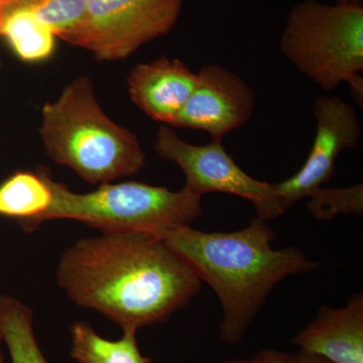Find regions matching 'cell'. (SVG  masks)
<instances>
[{
	"instance_id": "1",
	"label": "cell",
	"mask_w": 363,
	"mask_h": 363,
	"mask_svg": "<svg viewBox=\"0 0 363 363\" xmlns=\"http://www.w3.org/2000/svg\"><path fill=\"white\" fill-rule=\"evenodd\" d=\"M57 283L81 307L135 330L166 321L201 290V281L154 234L102 233L62 255Z\"/></svg>"
},
{
	"instance_id": "2",
	"label": "cell",
	"mask_w": 363,
	"mask_h": 363,
	"mask_svg": "<svg viewBox=\"0 0 363 363\" xmlns=\"http://www.w3.org/2000/svg\"><path fill=\"white\" fill-rule=\"evenodd\" d=\"M157 238L216 293L223 313L220 337L228 345L242 340L274 286L288 277L319 267L298 248H272L276 231L259 217L234 233L179 226Z\"/></svg>"
},
{
	"instance_id": "3",
	"label": "cell",
	"mask_w": 363,
	"mask_h": 363,
	"mask_svg": "<svg viewBox=\"0 0 363 363\" xmlns=\"http://www.w3.org/2000/svg\"><path fill=\"white\" fill-rule=\"evenodd\" d=\"M40 138L48 156L91 184L135 175L145 155L138 136L111 121L98 104L92 81H72L42 111Z\"/></svg>"
},
{
	"instance_id": "4",
	"label": "cell",
	"mask_w": 363,
	"mask_h": 363,
	"mask_svg": "<svg viewBox=\"0 0 363 363\" xmlns=\"http://www.w3.org/2000/svg\"><path fill=\"white\" fill-rule=\"evenodd\" d=\"M38 173L52 192L44 213L23 228L33 230L52 219H73L99 229L102 233L157 234L167 229L190 226L202 213L201 196L187 187L173 192L140 182L102 184L92 192L74 193L52 180L45 169Z\"/></svg>"
},
{
	"instance_id": "5",
	"label": "cell",
	"mask_w": 363,
	"mask_h": 363,
	"mask_svg": "<svg viewBox=\"0 0 363 363\" xmlns=\"http://www.w3.org/2000/svg\"><path fill=\"white\" fill-rule=\"evenodd\" d=\"M279 49L300 73L333 92L363 71V6L300 2L289 13Z\"/></svg>"
},
{
	"instance_id": "6",
	"label": "cell",
	"mask_w": 363,
	"mask_h": 363,
	"mask_svg": "<svg viewBox=\"0 0 363 363\" xmlns=\"http://www.w3.org/2000/svg\"><path fill=\"white\" fill-rule=\"evenodd\" d=\"M182 9L183 0H86L84 18L62 40L99 61L126 59L171 32Z\"/></svg>"
},
{
	"instance_id": "7",
	"label": "cell",
	"mask_w": 363,
	"mask_h": 363,
	"mask_svg": "<svg viewBox=\"0 0 363 363\" xmlns=\"http://www.w3.org/2000/svg\"><path fill=\"white\" fill-rule=\"evenodd\" d=\"M155 150L162 159L175 162L186 177L185 187L196 194L225 193L252 203L257 217L271 220L274 184L255 180L247 175L226 152L222 140L207 145L185 142L169 125L157 133Z\"/></svg>"
},
{
	"instance_id": "8",
	"label": "cell",
	"mask_w": 363,
	"mask_h": 363,
	"mask_svg": "<svg viewBox=\"0 0 363 363\" xmlns=\"http://www.w3.org/2000/svg\"><path fill=\"white\" fill-rule=\"evenodd\" d=\"M316 135L309 156L297 174L274 184L271 216L277 218L336 175L335 162L344 150L354 149L362 125L352 105L335 96H320L314 106Z\"/></svg>"
},
{
	"instance_id": "9",
	"label": "cell",
	"mask_w": 363,
	"mask_h": 363,
	"mask_svg": "<svg viewBox=\"0 0 363 363\" xmlns=\"http://www.w3.org/2000/svg\"><path fill=\"white\" fill-rule=\"evenodd\" d=\"M255 94L238 74L218 64L203 66L192 95L173 126L206 131L212 140H223L252 118Z\"/></svg>"
},
{
	"instance_id": "10",
	"label": "cell",
	"mask_w": 363,
	"mask_h": 363,
	"mask_svg": "<svg viewBox=\"0 0 363 363\" xmlns=\"http://www.w3.org/2000/svg\"><path fill=\"white\" fill-rule=\"evenodd\" d=\"M197 84L194 73L184 62L167 57L138 64L128 77L133 104L147 116L173 126Z\"/></svg>"
},
{
	"instance_id": "11",
	"label": "cell",
	"mask_w": 363,
	"mask_h": 363,
	"mask_svg": "<svg viewBox=\"0 0 363 363\" xmlns=\"http://www.w3.org/2000/svg\"><path fill=\"white\" fill-rule=\"evenodd\" d=\"M293 343L332 363H363L362 293L354 294L342 308L322 306Z\"/></svg>"
},
{
	"instance_id": "12",
	"label": "cell",
	"mask_w": 363,
	"mask_h": 363,
	"mask_svg": "<svg viewBox=\"0 0 363 363\" xmlns=\"http://www.w3.org/2000/svg\"><path fill=\"white\" fill-rule=\"evenodd\" d=\"M0 35L26 62H40L49 58L55 50L56 35L38 21L32 13L0 0Z\"/></svg>"
},
{
	"instance_id": "13",
	"label": "cell",
	"mask_w": 363,
	"mask_h": 363,
	"mask_svg": "<svg viewBox=\"0 0 363 363\" xmlns=\"http://www.w3.org/2000/svg\"><path fill=\"white\" fill-rule=\"evenodd\" d=\"M71 357L79 363H150L136 342V331L123 330V337L107 340L89 324L76 322L71 328Z\"/></svg>"
},
{
	"instance_id": "14",
	"label": "cell",
	"mask_w": 363,
	"mask_h": 363,
	"mask_svg": "<svg viewBox=\"0 0 363 363\" xmlns=\"http://www.w3.org/2000/svg\"><path fill=\"white\" fill-rule=\"evenodd\" d=\"M0 339L13 363H50L35 338L32 310L11 296H0Z\"/></svg>"
},
{
	"instance_id": "15",
	"label": "cell",
	"mask_w": 363,
	"mask_h": 363,
	"mask_svg": "<svg viewBox=\"0 0 363 363\" xmlns=\"http://www.w3.org/2000/svg\"><path fill=\"white\" fill-rule=\"evenodd\" d=\"M52 192L39 173L18 172L0 185V215L20 220L25 227L44 213Z\"/></svg>"
},
{
	"instance_id": "16",
	"label": "cell",
	"mask_w": 363,
	"mask_h": 363,
	"mask_svg": "<svg viewBox=\"0 0 363 363\" xmlns=\"http://www.w3.org/2000/svg\"><path fill=\"white\" fill-rule=\"evenodd\" d=\"M6 2L32 13L61 39L80 25L86 11V0H6Z\"/></svg>"
},
{
	"instance_id": "17",
	"label": "cell",
	"mask_w": 363,
	"mask_h": 363,
	"mask_svg": "<svg viewBox=\"0 0 363 363\" xmlns=\"http://www.w3.org/2000/svg\"><path fill=\"white\" fill-rule=\"evenodd\" d=\"M308 198V209L318 220H330L341 213H363L362 184L341 189L317 188Z\"/></svg>"
},
{
	"instance_id": "18",
	"label": "cell",
	"mask_w": 363,
	"mask_h": 363,
	"mask_svg": "<svg viewBox=\"0 0 363 363\" xmlns=\"http://www.w3.org/2000/svg\"><path fill=\"white\" fill-rule=\"evenodd\" d=\"M223 363H332L319 355L300 350L286 353L274 350H260L247 359H231Z\"/></svg>"
},
{
	"instance_id": "19",
	"label": "cell",
	"mask_w": 363,
	"mask_h": 363,
	"mask_svg": "<svg viewBox=\"0 0 363 363\" xmlns=\"http://www.w3.org/2000/svg\"><path fill=\"white\" fill-rule=\"evenodd\" d=\"M351 93H352V96L357 100V104L362 105V99H363V78L362 75H358L357 77L351 80L350 83Z\"/></svg>"
},
{
	"instance_id": "20",
	"label": "cell",
	"mask_w": 363,
	"mask_h": 363,
	"mask_svg": "<svg viewBox=\"0 0 363 363\" xmlns=\"http://www.w3.org/2000/svg\"><path fill=\"white\" fill-rule=\"evenodd\" d=\"M338 4H350V6H362V0H338Z\"/></svg>"
},
{
	"instance_id": "21",
	"label": "cell",
	"mask_w": 363,
	"mask_h": 363,
	"mask_svg": "<svg viewBox=\"0 0 363 363\" xmlns=\"http://www.w3.org/2000/svg\"><path fill=\"white\" fill-rule=\"evenodd\" d=\"M1 339H0V347H1ZM4 355H2L1 348H0V363H4Z\"/></svg>"
},
{
	"instance_id": "22",
	"label": "cell",
	"mask_w": 363,
	"mask_h": 363,
	"mask_svg": "<svg viewBox=\"0 0 363 363\" xmlns=\"http://www.w3.org/2000/svg\"><path fill=\"white\" fill-rule=\"evenodd\" d=\"M0 66H1V64H0Z\"/></svg>"
}]
</instances>
